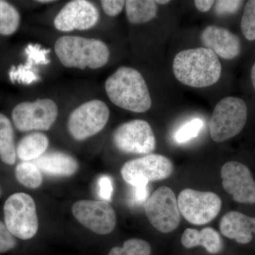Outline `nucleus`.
I'll return each mask as SVG.
<instances>
[{
	"instance_id": "a878e982",
	"label": "nucleus",
	"mask_w": 255,
	"mask_h": 255,
	"mask_svg": "<svg viewBox=\"0 0 255 255\" xmlns=\"http://www.w3.org/2000/svg\"><path fill=\"white\" fill-rule=\"evenodd\" d=\"M241 30L248 41H255V0L246 3L241 18Z\"/></svg>"
},
{
	"instance_id": "dca6fc26",
	"label": "nucleus",
	"mask_w": 255,
	"mask_h": 255,
	"mask_svg": "<svg viewBox=\"0 0 255 255\" xmlns=\"http://www.w3.org/2000/svg\"><path fill=\"white\" fill-rule=\"evenodd\" d=\"M220 231L225 237L240 244H248L253 240V233H255V218L231 211L220 221Z\"/></svg>"
},
{
	"instance_id": "6e6552de",
	"label": "nucleus",
	"mask_w": 255,
	"mask_h": 255,
	"mask_svg": "<svg viewBox=\"0 0 255 255\" xmlns=\"http://www.w3.org/2000/svg\"><path fill=\"white\" fill-rule=\"evenodd\" d=\"M173 170V164L167 157L149 154L126 162L121 169V174L127 184L136 186L167 179Z\"/></svg>"
},
{
	"instance_id": "f257e3e1",
	"label": "nucleus",
	"mask_w": 255,
	"mask_h": 255,
	"mask_svg": "<svg viewBox=\"0 0 255 255\" xmlns=\"http://www.w3.org/2000/svg\"><path fill=\"white\" fill-rule=\"evenodd\" d=\"M172 68L174 76L181 83L194 88L212 86L219 81L222 72L219 57L204 47L178 53Z\"/></svg>"
},
{
	"instance_id": "cd10ccee",
	"label": "nucleus",
	"mask_w": 255,
	"mask_h": 255,
	"mask_svg": "<svg viewBox=\"0 0 255 255\" xmlns=\"http://www.w3.org/2000/svg\"><path fill=\"white\" fill-rule=\"evenodd\" d=\"M243 4L238 0H219L215 2V13L218 15L233 14L237 12Z\"/></svg>"
},
{
	"instance_id": "1a4fd4ad",
	"label": "nucleus",
	"mask_w": 255,
	"mask_h": 255,
	"mask_svg": "<svg viewBox=\"0 0 255 255\" xmlns=\"http://www.w3.org/2000/svg\"><path fill=\"white\" fill-rule=\"evenodd\" d=\"M145 211L151 225L159 232H172L180 223L177 199L170 188L161 187L154 191L146 201Z\"/></svg>"
},
{
	"instance_id": "6ab92c4d",
	"label": "nucleus",
	"mask_w": 255,
	"mask_h": 255,
	"mask_svg": "<svg viewBox=\"0 0 255 255\" xmlns=\"http://www.w3.org/2000/svg\"><path fill=\"white\" fill-rule=\"evenodd\" d=\"M181 243L187 249L202 246L210 254H218L223 251L222 238L217 231L211 228L197 231L187 228L183 233Z\"/></svg>"
},
{
	"instance_id": "ddd939ff",
	"label": "nucleus",
	"mask_w": 255,
	"mask_h": 255,
	"mask_svg": "<svg viewBox=\"0 0 255 255\" xmlns=\"http://www.w3.org/2000/svg\"><path fill=\"white\" fill-rule=\"evenodd\" d=\"M100 12L95 4L86 0H74L65 5L54 19L57 30L63 32L85 31L96 26Z\"/></svg>"
},
{
	"instance_id": "f3484780",
	"label": "nucleus",
	"mask_w": 255,
	"mask_h": 255,
	"mask_svg": "<svg viewBox=\"0 0 255 255\" xmlns=\"http://www.w3.org/2000/svg\"><path fill=\"white\" fill-rule=\"evenodd\" d=\"M31 162L41 172L50 177H71L79 169L78 161L73 156L59 151L47 152Z\"/></svg>"
},
{
	"instance_id": "2f4dec72",
	"label": "nucleus",
	"mask_w": 255,
	"mask_h": 255,
	"mask_svg": "<svg viewBox=\"0 0 255 255\" xmlns=\"http://www.w3.org/2000/svg\"><path fill=\"white\" fill-rule=\"evenodd\" d=\"M102 9L107 16H117L122 12L124 6L126 4V1L123 0H102L101 1Z\"/></svg>"
},
{
	"instance_id": "e433bc0d",
	"label": "nucleus",
	"mask_w": 255,
	"mask_h": 255,
	"mask_svg": "<svg viewBox=\"0 0 255 255\" xmlns=\"http://www.w3.org/2000/svg\"><path fill=\"white\" fill-rule=\"evenodd\" d=\"M0 196H1V189H0Z\"/></svg>"
},
{
	"instance_id": "5701e85b",
	"label": "nucleus",
	"mask_w": 255,
	"mask_h": 255,
	"mask_svg": "<svg viewBox=\"0 0 255 255\" xmlns=\"http://www.w3.org/2000/svg\"><path fill=\"white\" fill-rule=\"evenodd\" d=\"M15 176L20 184L29 189H37L43 182L42 172L33 162H22L15 169Z\"/></svg>"
},
{
	"instance_id": "72a5a7b5",
	"label": "nucleus",
	"mask_w": 255,
	"mask_h": 255,
	"mask_svg": "<svg viewBox=\"0 0 255 255\" xmlns=\"http://www.w3.org/2000/svg\"><path fill=\"white\" fill-rule=\"evenodd\" d=\"M251 80L252 82H253V87H254V89L255 90V63L254 65H253V68H252Z\"/></svg>"
},
{
	"instance_id": "c85d7f7f",
	"label": "nucleus",
	"mask_w": 255,
	"mask_h": 255,
	"mask_svg": "<svg viewBox=\"0 0 255 255\" xmlns=\"http://www.w3.org/2000/svg\"><path fill=\"white\" fill-rule=\"evenodd\" d=\"M16 246V241L5 223L0 221V253L11 251Z\"/></svg>"
},
{
	"instance_id": "9b49d317",
	"label": "nucleus",
	"mask_w": 255,
	"mask_h": 255,
	"mask_svg": "<svg viewBox=\"0 0 255 255\" xmlns=\"http://www.w3.org/2000/svg\"><path fill=\"white\" fill-rule=\"evenodd\" d=\"M112 138L116 147L124 153L149 155L155 149V134L144 120L122 124L114 130Z\"/></svg>"
},
{
	"instance_id": "bb28decb",
	"label": "nucleus",
	"mask_w": 255,
	"mask_h": 255,
	"mask_svg": "<svg viewBox=\"0 0 255 255\" xmlns=\"http://www.w3.org/2000/svg\"><path fill=\"white\" fill-rule=\"evenodd\" d=\"M203 127L204 122L201 119H193L178 129L175 134L176 141L182 143L198 136Z\"/></svg>"
},
{
	"instance_id": "b1692460",
	"label": "nucleus",
	"mask_w": 255,
	"mask_h": 255,
	"mask_svg": "<svg viewBox=\"0 0 255 255\" xmlns=\"http://www.w3.org/2000/svg\"><path fill=\"white\" fill-rule=\"evenodd\" d=\"M20 15L17 9L7 1L0 0V34L9 36L17 30Z\"/></svg>"
},
{
	"instance_id": "f8f14e48",
	"label": "nucleus",
	"mask_w": 255,
	"mask_h": 255,
	"mask_svg": "<svg viewBox=\"0 0 255 255\" xmlns=\"http://www.w3.org/2000/svg\"><path fill=\"white\" fill-rule=\"evenodd\" d=\"M72 212L79 223L97 234H110L117 225L115 211L107 201H78L73 204Z\"/></svg>"
},
{
	"instance_id": "0eeeda50",
	"label": "nucleus",
	"mask_w": 255,
	"mask_h": 255,
	"mask_svg": "<svg viewBox=\"0 0 255 255\" xmlns=\"http://www.w3.org/2000/svg\"><path fill=\"white\" fill-rule=\"evenodd\" d=\"M177 204L180 214L188 222L202 226L219 215L222 201L214 192L186 189L178 196Z\"/></svg>"
},
{
	"instance_id": "2eb2a0df",
	"label": "nucleus",
	"mask_w": 255,
	"mask_h": 255,
	"mask_svg": "<svg viewBox=\"0 0 255 255\" xmlns=\"http://www.w3.org/2000/svg\"><path fill=\"white\" fill-rule=\"evenodd\" d=\"M201 40L204 48L223 59H234L241 53L239 37L227 28L214 25L208 26L201 33Z\"/></svg>"
},
{
	"instance_id": "9d476101",
	"label": "nucleus",
	"mask_w": 255,
	"mask_h": 255,
	"mask_svg": "<svg viewBox=\"0 0 255 255\" xmlns=\"http://www.w3.org/2000/svg\"><path fill=\"white\" fill-rule=\"evenodd\" d=\"M58 116V106L50 99L18 104L12 112L13 122L21 132L48 130L56 122Z\"/></svg>"
},
{
	"instance_id": "393cba45",
	"label": "nucleus",
	"mask_w": 255,
	"mask_h": 255,
	"mask_svg": "<svg viewBox=\"0 0 255 255\" xmlns=\"http://www.w3.org/2000/svg\"><path fill=\"white\" fill-rule=\"evenodd\" d=\"M152 249L147 242L137 238L128 240L122 247H114L108 255H151Z\"/></svg>"
},
{
	"instance_id": "4be33fe9",
	"label": "nucleus",
	"mask_w": 255,
	"mask_h": 255,
	"mask_svg": "<svg viewBox=\"0 0 255 255\" xmlns=\"http://www.w3.org/2000/svg\"><path fill=\"white\" fill-rule=\"evenodd\" d=\"M16 149L11 122L4 114H0V159L5 164L12 165L16 162Z\"/></svg>"
},
{
	"instance_id": "aec40b11",
	"label": "nucleus",
	"mask_w": 255,
	"mask_h": 255,
	"mask_svg": "<svg viewBox=\"0 0 255 255\" xmlns=\"http://www.w3.org/2000/svg\"><path fill=\"white\" fill-rule=\"evenodd\" d=\"M49 140L42 132H32L20 140L16 147V155L23 162H31L46 153Z\"/></svg>"
},
{
	"instance_id": "7ed1b4c3",
	"label": "nucleus",
	"mask_w": 255,
	"mask_h": 255,
	"mask_svg": "<svg viewBox=\"0 0 255 255\" xmlns=\"http://www.w3.org/2000/svg\"><path fill=\"white\" fill-rule=\"evenodd\" d=\"M55 52L65 68L98 69L110 58L108 46L100 40L81 36L60 37L55 43Z\"/></svg>"
},
{
	"instance_id": "4468645a",
	"label": "nucleus",
	"mask_w": 255,
	"mask_h": 255,
	"mask_svg": "<svg viewBox=\"0 0 255 255\" xmlns=\"http://www.w3.org/2000/svg\"><path fill=\"white\" fill-rule=\"evenodd\" d=\"M223 189L241 204H255V182L250 169L241 162L231 161L221 168Z\"/></svg>"
},
{
	"instance_id": "39448f33",
	"label": "nucleus",
	"mask_w": 255,
	"mask_h": 255,
	"mask_svg": "<svg viewBox=\"0 0 255 255\" xmlns=\"http://www.w3.org/2000/svg\"><path fill=\"white\" fill-rule=\"evenodd\" d=\"M4 223L15 238L29 240L36 236L38 220L35 201L25 193H15L4 206Z\"/></svg>"
},
{
	"instance_id": "f03ea898",
	"label": "nucleus",
	"mask_w": 255,
	"mask_h": 255,
	"mask_svg": "<svg viewBox=\"0 0 255 255\" xmlns=\"http://www.w3.org/2000/svg\"><path fill=\"white\" fill-rule=\"evenodd\" d=\"M105 90L111 102L129 112L144 113L152 107L145 79L130 67H121L107 79Z\"/></svg>"
},
{
	"instance_id": "a211bd4d",
	"label": "nucleus",
	"mask_w": 255,
	"mask_h": 255,
	"mask_svg": "<svg viewBox=\"0 0 255 255\" xmlns=\"http://www.w3.org/2000/svg\"><path fill=\"white\" fill-rule=\"evenodd\" d=\"M49 49L42 48L39 44H28L25 49L27 55V62L24 65L12 67L9 71V78L12 82L30 85L33 82L38 81L40 76L36 71L32 70L36 65H47L50 60L46 58L50 53Z\"/></svg>"
},
{
	"instance_id": "c9c22d12",
	"label": "nucleus",
	"mask_w": 255,
	"mask_h": 255,
	"mask_svg": "<svg viewBox=\"0 0 255 255\" xmlns=\"http://www.w3.org/2000/svg\"><path fill=\"white\" fill-rule=\"evenodd\" d=\"M53 1H50V0H46V1H45V0H43V1H42V0H39V1H38V2H39V3H51V2H53Z\"/></svg>"
},
{
	"instance_id": "412c9836",
	"label": "nucleus",
	"mask_w": 255,
	"mask_h": 255,
	"mask_svg": "<svg viewBox=\"0 0 255 255\" xmlns=\"http://www.w3.org/2000/svg\"><path fill=\"white\" fill-rule=\"evenodd\" d=\"M152 0H128L126 1V11L129 22L142 24L149 22L156 17L157 6Z\"/></svg>"
},
{
	"instance_id": "473e14b6",
	"label": "nucleus",
	"mask_w": 255,
	"mask_h": 255,
	"mask_svg": "<svg viewBox=\"0 0 255 255\" xmlns=\"http://www.w3.org/2000/svg\"><path fill=\"white\" fill-rule=\"evenodd\" d=\"M215 2L216 1L214 0H196L194 1V4L196 9L201 12H207L213 7Z\"/></svg>"
},
{
	"instance_id": "423d86ee",
	"label": "nucleus",
	"mask_w": 255,
	"mask_h": 255,
	"mask_svg": "<svg viewBox=\"0 0 255 255\" xmlns=\"http://www.w3.org/2000/svg\"><path fill=\"white\" fill-rule=\"evenodd\" d=\"M110 116V110L105 102L99 100L88 101L70 114L68 121L69 132L75 140H86L103 130Z\"/></svg>"
},
{
	"instance_id": "c756f323",
	"label": "nucleus",
	"mask_w": 255,
	"mask_h": 255,
	"mask_svg": "<svg viewBox=\"0 0 255 255\" xmlns=\"http://www.w3.org/2000/svg\"><path fill=\"white\" fill-rule=\"evenodd\" d=\"M113 182L110 177L107 175H102L97 181V192L101 199L103 201H112L113 194Z\"/></svg>"
},
{
	"instance_id": "f704fd0d",
	"label": "nucleus",
	"mask_w": 255,
	"mask_h": 255,
	"mask_svg": "<svg viewBox=\"0 0 255 255\" xmlns=\"http://www.w3.org/2000/svg\"><path fill=\"white\" fill-rule=\"evenodd\" d=\"M155 2L157 3V4H168V3L170 2V1H169V0H164V1L157 0V1H155Z\"/></svg>"
},
{
	"instance_id": "7c9ffc66",
	"label": "nucleus",
	"mask_w": 255,
	"mask_h": 255,
	"mask_svg": "<svg viewBox=\"0 0 255 255\" xmlns=\"http://www.w3.org/2000/svg\"><path fill=\"white\" fill-rule=\"evenodd\" d=\"M130 192V204L133 206L145 205L148 199V184H140L136 186H131Z\"/></svg>"
},
{
	"instance_id": "20e7f679",
	"label": "nucleus",
	"mask_w": 255,
	"mask_h": 255,
	"mask_svg": "<svg viewBox=\"0 0 255 255\" xmlns=\"http://www.w3.org/2000/svg\"><path fill=\"white\" fill-rule=\"evenodd\" d=\"M248 118L246 102L238 97H228L215 107L210 119V135L215 142L229 140L242 131Z\"/></svg>"
}]
</instances>
